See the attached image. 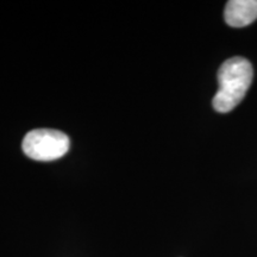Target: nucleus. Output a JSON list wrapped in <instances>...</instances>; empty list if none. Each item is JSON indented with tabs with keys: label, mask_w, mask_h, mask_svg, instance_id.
I'll return each instance as SVG.
<instances>
[{
	"label": "nucleus",
	"mask_w": 257,
	"mask_h": 257,
	"mask_svg": "<svg viewBox=\"0 0 257 257\" xmlns=\"http://www.w3.org/2000/svg\"><path fill=\"white\" fill-rule=\"evenodd\" d=\"M252 78V66L246 59L236 56L225 61L218 70L219 87L212 100L214 110L220 113L232 111L245 96Z\"/></svg>",
	"instance_id": "nucleus-1"
},
{
	"label": "nucleus",
	"mask_w": 257,
	"mask_h": 257,
	"mask_svg": "<svg viewBox=\"0 0 257 257\" xmlns=\"http://www.w3.org/2000/svg\"><path fill=\"white\" fill-rule=\"evenodd\" d=\"M69 137L66 134L51 128H36L25 135L23 152L35 161H54L68 153Z\"/></svg>",
	"instance_id": "nucleus-2"
},
{
	"label": "nucleus",
	"mask_w": 257,
	"mask_h": 257,
	"mask_svg": "<svg viewBox=\"0 0 257 257\" xmlns=\"http://www.w3.org/2000/svg\"><path fill=\"white\" fill-rule=\"evenodd\" d=\"M225 22L232 28H243L257 19V0H230L224 11Z\"/></svg>",
	"instance_id": "nucleus-3"
}]
</instances>
